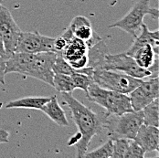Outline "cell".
<instances>
[{
	"mask_svg": "<svg viewBox=\"0 0 159 158\" xmlns=\"http://www.w3.org/2000/svg\"><path fill=\"white\" fill-rule=\"evenodd\" d=\"M50 97L29 96L10 101L5 105L6 109H31L41 110V108L49 101Z\"/></svg>",
	"mask_w": 159,
	"mask_h": 158,
	"instance_id": "cell-16",
	"label": "cell"
},
{
	"mask_svg": "<svg viewBox=\"0 0 159 158\" xmlns=\"http://www.w3.org/2000/svg\"><path fill=\"white\" fill-rule=\"evenodd\" d=\"M134 140L141 146V148L144 151V153L158 152V127L147 125V124H143L139 128Z\"/></svg>",
	"mask_w": 159,
	"mask_h": 158,
	"instance_id": "cell-13",
	"label": "cell"
},
{
	"mask_svg": "<svg viewBox=\"0 0 159 158\" xmlns=\"http://www.w3.org/2000/svg\"><path fill=\"white\" fill-rule=\"evenodd\" d=\"M52 87H54L58 93H71L75 90V86L73 84L70 75L59 74V73H54Z\"/></svg>",
	"mask_w": 159,
	"mask_h": 158,
	"instance_id": "cell-19",
	"label": "cell"
},
{
	"mask_svg": "<svg viewBox=\"0 0 159 158\" xmlns=\"http://www.w3.org/2000/svg\"><path fill=\"white\" fill-rule=\"evenodd\" d=\"M125 53L143 69L149 70L151 67L158 64V49H156L148 43H140L134 40Z\"/></svg>",
	"mask_w": 159,
	"mask_h": 158,
	"instance_id": "cell-12",
	"label": "cell"
},
{
	"mask_svg": "<svg viewBox=\"0 0 159 158\" xmlns=\"http://www.w3.org/2000/svg\"><path fill=\"white\" fill-rule=\"evenodd\" d=\"M68 29L71 32L74 37L85 42L92 39L95 33L89 18L83 16H75L71 20Z\"/></svg>",
	"mask_w": 159,
	"mask_h": 158,
	"instance_id": "cell-14",
	"label": "cell"
},
{
	"mask_svg": "<svg viewBox=\"0 0 159 158\" xmlns=\"http://www.w3.org/2000/svg\"><path fill=\"white\" fill-rule=\"evenodd\" d=\"M40 111H43L49 119H51L58 125L69 126V121L67 119L65 111L61 106L56 95L50 97L49 101L41 108Z\"/></svg>",
	"mask_w": 159,
	"mask_h": 158,
	"instance_id": "cell-15",
	"label": "cell"
},
{
	"mask_svg": "<svg viewBox=\"0 0 159 158\" xmlns=\"http://www.w3.org/2000/svg\"><path fill=\"white\" fill-rule=\"evenodd\" d=\"M108 53V47L102 38L89 46L88 67H92L93 70H99L103 61L104 57Z\"/></svg>",
	"mask_w": 159,
	"mask_h": 158,
	"instance_id": "cell-17",
	"label": "cell"
},
{
	"mask_svg": "<svg viewBox=\"0 0 159 158\" xmlns=\"http://www.w3.org/2000/svg\"><path fill=\"white\" fill-rule=\"evenodd\" d=\"M143 124L147 125L158 127L159 124V101L158 98L152 101L143 110Z\"/></svg>",
	"mask_w": 159,
	"mask_h": 158,
	"instance_id": "cell-18",
	"label": "cell"
},
{
	"mask_svg": "<svg viewBox=\"0 0 159 158\" xmlns=\"http://www.w3.org/2000/svg\"><path fill=\"white\" fill-rule=\"evenodd\" d=\"M131 105L134 111H142L152 101L158 98L159 79L157 76L149 80H143L134 91L129 93Z\"/></svg>",
	"mask_w": 159,
	"mask_h": 158,
	"instance_id": "cell-10",
	"label": "cell"
},
{
	"mask_svg": "<svg viewBox=\"0 0 159 158\" xmlns=\"http://www.w3.org/2000/svg\"><path fill=\"white\" fill-rule=\"evenodd\" d=\"M55 38L42 35L38 31L21 32L16 42L14 52L25 53H40V52H54Z\"/></svg>",
	"mask_w": 159,
	"mask_h": 158,
	"instance_id": "cell-8",
	"label": "cell"
},
{
	"mask_svg": "<svg viewBox=\"0 0 159 158\" xmlns=\"http://www.w3.org/2000/svg\"><path fill=\"white\" fill-rule=\"evenodd\" d=\"M9 141V133L7 130L0 128V143L7 142Z\"/></svg>",
	"mask_w": 159,
	"mask_h": 158,
	"instance_id": "cell-26",
	"label": "cell"
},
{
	"mask_svg": "<svg viewBox=\"0 0 159 158\" xmlns=\"http://www.w3.org/2000/svg\"><path fill=\"white\" fill-rule=\"evenodd\" d=\"M52 69L54 73H59V74L71 75L73 72H75V70L61 55H57Z\"/></svg>",
	"mask_w": 159,
	"mask_h": 158,
	"instance_id": "cell-23",
	"label": "cell"
},
{
	"mask_svg": "<svg viewBox=\"0 0 159 158\" xmlns=\"http://www.w3.org/2000/svg\"><path fill=\"white\" fill-rule=\"evenodd\" d=\"M100 69L119 71L137 79H143L153 76L151 71L141 68L135 62V61L126 53H120L115 55H111L109 53L106 54Z\"/></svg>",
	"mask_w": 159,
	"mask_h": 158,
	"instance_id": "cell-7",
	"label": "cell"
},
{
	"mask_svg": "<svg viewBox=\"0 0 159 158\" xmlns=\"http://www.w3.org/2000/svg\"><path fill=\"white\" fill-rule=\"evenodd\" d=\"M143 124V111H133L118 116L108 115L105 128L108 129V136L111 140H134Z\"/></svg>",
	"mask_w": 159,
	"mask_h": 158,
	"instance_id": "cell-4",
	"label": "cell"
},
{
	"mask_svg": "<svg viewBox=\"0 0 159 158\" xmlns=\"http://www.w3.org/2000/svg\"><path fill=\"white\" fill-rule=\"evenodd\" d=\"M146 15L151 16L157 20L159 16L158 9L150 7V0H139L125 16L111 24L109 28L120 29L135 38L137 32L141 29L143 17Z\"/></svg>",
	"mask_w": 159,
	"mask_h": 158,
	"instance_id": "cell-6",
	"label": "cell"
},
{
	"mask_svg": "<svg viewBox=\"0 0 159 158\" xmlns=\"http://www.w3.org/2000/svg\"><path fill=\"white\" fill-rule=\"evenodd\" d=\"M92 77L93 82L100 87L127 95L143 81V79H137L119 71L103 69L94 70Z\"/></svg>",
	"mask_w": 159,
	"mask_h": 158,
	"instance_id": "cell-5",
	"label": "cell"
},
{
	"mask_svg": "<svg viewBox=\"0 0 159 158\" xmlns=\"http://www.w3.org/2000/svg\"><path fill=\"white\" fill-rule=\"evenodd\" d=\"M5 76H6V57L0 55V83L2 85L6 84Z\"/></svg>",
	"mask_w": 159,
	"mask_h": 158,
	"instance_id": "cell-25",
	"label": "cell"
},
{
	"mask_svg": "<svg viewBox=\"0 0 159 158\" xmlns=\"http://www.w3.org/2000/svg\"><path fill=\"white\" fill-rule=\"evenodd\" d=\"M88 50L89 47L85 41L72 36L62 51L57 55H61L74 70H80L88 67Z\"/></svg>",
	"mask_w": 159,
	"mask_h": 158,
	"instance_id": "cell-11",
	"label": "cell"
},
{
	"mask_svg": "<svg viewBox=\"0 0 159 158\" xmlns=\"http://www.w3.org/2000/svg\"><path fill=\"white\" fill-rule=\"evenodd\" d=\"M144 156V151L134 140H131L129 158H140Z\"/></svg>",
	"mask_w": 159,
	"mask_h": 158,
	"instance_id": "cell-24",
	"label": "cell"
},
{
	"mask_svg": "<svg viewBox=\"0 0 159 158\" xmlns=\"http://www.w3.org/2000/svg\"><path fill=\"white\" fill-rule=\"evenodd\" d=\"M0 55L3 56V57H6L7 56L6 50H5V47H4V43H3V38H2V36H1V33H0Z\"/></svg>",
	"mask_w": 159,
	"mask_h": 158,
	"instance_id": "cell-27",
	"label": "cell"
},
{
	"mask_svg": "<svg viewBox=\"0 0 159 158\" xmlns=\"http://www.w3.org/2000/svg\"><path fill=\"white\" fill-rule=\"evenodd\" d=\"M113 142V150H112V158H129L130 151V139H116L112 140Z\"/></svg>",
	"mask_w": 159,
	"mask_h": 158,
	"instance_id": "cell-20",
	"label": "cell"
},
{
	"mask_svg": "<svg viewBox=\"0 0 159 158\" xmlns=\"http://www.w3.org/2000/svg\"><path fill=\"white\" fill-rule=\"evenodd\" d=\"M2 3H3V0H0V5H1Z\"/></svg>",
	"mask_w": 159,
	"mask_h": 158,
	"instance_id": "cell-28",
	"label": "cell"
},
{
	"mask_svg": "<svg viewBox=\"0 0 159 158\" xmlns=\"http://www.w3.org/2000/svg\"><path fill=\"white\" fill-rule=\"evenodd\" d=\"M61 93L63 102L69 107L78 129L77 133L69 140L68 145L76 146L77 156L83 157L88 151L92 139L105 128L109 114L105 112L102 115H100L78 101L71 93Z\"/></svg>",
	"mask_w": 159,
	"mask_h": 158,
	"instance_id": "cell-1",
	"label": "cell"
},
{
	"mask_svg": "<svg viewBox=\"0 0 159 158\" xmlns=\"http://www.w3.org/2000/svg\"><path fill=\"white\" fill-rule=\"evenodd\" d=\"M88 100L102 107L109 115H121L133 111L129 95L100 87L93 82L85 93Z\"/></svg>",
	"mask_w": 159,
	"mask_h": 158,
	"instance_id": "cell-3",
	"label": "cell"
},
{
	"mask_svg": "<svg viewBox=\"0 0 159 158\" xmlns=\"http://www.w3.org/2000/svg\"><path fill=\"white\" fill-rule=\"evenodd\" d=\"M70 77L72 79L75 89H80V90L83 91L85 93H87L89 86L93 82V79L92 76L87 75V74L82 73V72L75 71L70 75Z\"/></svg>",
	"mask_w": 159,
	"mask_h": 158,
	"instance_id": "cell-22",
	"label": "cell"
},
{
	"mask_svg": "<svg viewBox=\"0 0 159 158\" xmlns=\"http://www.w3.org/2000/svg\"><path fill=\"white\" fill-rule=\"evenodd\" d=\"M113 150V142L111 139H109L105 143L99 146L95 150L86 153L83 157H91V158H109L111 157Z\"/></svg>",
	"mask_w": 159,
	"mask_h": 158,
	"instance_id": "cell-21",
	"label": "cell"
},
{
	"mask_svg": "<svg viewBox=\"0 0 159 158\" xmlns=\"http://www.w3.org/2000/svg\"><path fill=\"white\" fill-rule=\"evenodd\" d=\"M21 29L16 23L10 11L0 5V33L3 38V43L7 54L15 51L16 42L21 34Z\"/></svg>",
	"mask_w": 159,
	"mask_h": 158,
	"instance_id": "cell-9",
	"label": "cell"
},
{
	"mask_svg": "<svg viewBox=\"0 0 159 158\" xmlns=\"http://www.w3.org/2000/svg\"><path fill=\"white\" fill-rule=\"evenodd\" d=\"M57 54L53 51L40 53L13 52L6 58V74L18 73L53 85V64Z\"/></svg>",
	"mask_w": 159,
	"mask_h": 158,
	"instance_id": "cell-2",
	"label": "cell"
}]
</instances>
